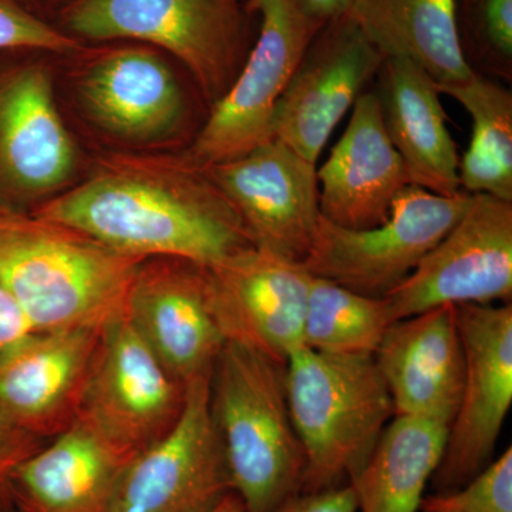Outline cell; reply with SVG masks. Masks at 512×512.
I'll list each match as a JSON object with an SVG mask.
<instances>
[{"label": "cell", "instance_id": "obj_1", "mask_svg": "<svg viewBox=\"0 0 512 512\" xmlns=\"http://www.w3.org/2000/svg\"><path fill=\"white\" fill-rule=\"evenodd\" d=\"M33 214L137 258L211 265L254 247L207 170L181 153L113 151Z\"/></svg>", "mask_w": 512, "mask_h": 512}, {"label": "cell", "instance_id": "obj_2", "mask_svg": "<svg viewBox=\"0 0 512 512\" xmlns=\"http://www.w3.org/2000/svg\"><path fill=\"white\" fill-rule=\"evenodd\" d=\"M143 261L33 212H0V286L35 332L103 329L126 315Z\"/></svg>", "mask_w": 512, "mask_h": 512}, {"label": "cell", "instance_id": "obj_3", "mask_svg": "<svg viewBox=\"0 0 512 512\" xmlns=\"http://www.w3.org/2000/svg\"><path fill=\"white\" fill-rule=\"evenodd\" d=\"M285 372L286 363L235 342L225 343L212 369V419L244 512H274L302 491L306 457Z\"/></svg>", "mask_w": 512, "mask_h": 512}, {"label": "cell", "instance_id": "obj_4", "mask_svg": "<svg viewBox=\"0 0 512 512\" xmlns=\"http://www.w3.org/2000/svg\"><path fill=\"white\" fill-rule=\"evenodd\" d=\"M254 18L248 0H72L55 26L84 45L134 42L164 50L187 69L211 109L254 45Z\"/></svg>", "mask_w": 512, "mask_h": 512}, {"label": "cell", "instance_id": "obj_5", "mask_svg": "<svg viewBox=\"0 0 512 512\" xmlns=\"http://www.w3.org/2000/svg\"><path fill=\"white\" fill-rule=\"evenodd\" d=\"M286 394L305 451L301 493L349 484L396 417L373 356L299 348L286 360Z\"/></svg>", "mask_w": 512, "mask_h": 512}, {"label": "cell", "instance_id": "obj_6", "mask_svg": "<svg viewBox=\"0 0 512 512\" xmlns=\"http://www.w3.org/2000/svg\"><path fill=\"white\" fill-rule=\"evenodd\" d=\"M77 109L121 150L158 153L200 127L187 93L160 50L134 42L86 45L63 57Z\"/></svg>", "mask_w": 512, "mask_h": 512}, {"label": "cell", "instance_id": "obj_7", "mask_svg": "<svg viewBox=\"0 0 512 512\" xmlns=\"http://www.w3.org/2000/svg\"><path fill=\"white\" fill-rule=\"evenodd\" d=\"M258 33L231 89L211 107L184 153L200 167L222 163L272 140L276 104L326 22L302 0H248Z\"/></svg>", "mask_w": 512, "mask_h": 512}, {"label": "cell", "instance_id": "obj_8", "mask_svg": "<svg viewBox=\"0 0 512 512\" xmlns=\"http://www.w3.org/2000/svg\"><path fill=\"white\" fill-rule=\"evenodd\" d=\"M471 197L464 191L439 195L409 185L377 227L342 228L320 217L303 265L313 276L360 295L384 298L461 220Z\"/></svg>", "mask_w": 512, "mask_h": 512}, {"label": "cell", "instance_id": "obj_9", "mask_svg": "<svg viewBox=\"0 0 512 512\" xmlns=\"http://www.w3.org/2000/svg\"><path fill=\"white\" fill-rule=\"evenodd\" d=\"M79 150L64 123L50 64L0 69V212H32L72 187Z\"/></svg>", "mask_w": 512, "mask_h": 512}, {"label": "cell", "instance_id": "obj_10", "mask_svg": "<svg viewBox=\"0 0 512 512\" xmlns=\"http://www.w3.org/2000/svg\"><path fill=\"white\" fill-rule=\"evenodd\" d=\"M210 377L188 384L177 424L131 458L103 512H212L234 493L212 419Z\"/></svg>", "mask_w": 512, "mask_h": 512}, {"label": "cell", "instance_id": "obj_11", "mask_svg": "<svg viewBox=\"0 0 512 512\" xmlns=\"http://www.w3.org/2000/svg\"><path fill=\"white\" fill-rule=\"evenodd\" d=\"M185 394L124 315L101 332L77 419L137 456L173 430Z\"/></svg>", "mask_w": 512, "mask_h": 512}, {"label": "cell", "instance_id": "obj_12", "mask_svg": "<svg viewBox=\"0 0 512 512\" xmlns=\"http://www.w3.org/2000/svg\"><path fill=\"white\" fill-rule=\"evenodd\" d=\"M464 349L463 392L431 478L434 495L460 490L494 460L512 404V306L458 305Z\"/></svg>", "mask_w": 512, "mask_h": 512}, {"label": "cell", "instance_id": "obj_13", "mask_svg": "<svg viewBox=\"0 0 512 512\" xmlns=\"http://www.w3.org/2000/svg\"><path fill=\"white\" fill-rule=\"evenodd\" d=\"M511 296L512 202L473 194L461 220L383 299L393 323L439 306L507 303Z\"/></svg>", "mask_w": 512, "mask_h": 512}, {"label": "cell", "instance_id": "obj_14", "mask_svg": "<svg viewBox=\"0 0 512 512\" xmlns=\"http://www.w3.org/2000/svg\"><path fill=\"white\" fill-rule=\"evenodd\" d=\"M204 268L212 313L227 342L282 363L302 348L312 282L303 262L249 247Z\"/></svg>", "mask_w": 512, "mask_h": 512}, {"label": "cell", "instance_id": "obj_15", "mask_svg": "<svg viewBox=\"0 0 512 512\" xmlns=\"http://www.w3.org/2000/svg\"><path fill=\"white\" fill-rule=\"evenodd\" d=\"M383 60L348 16L328 20L276 104L272 138L316 164L340 120L376 79Z\"/></svg>", "mask_w": 512, "mask_h": 512}, {"label": "cell", "instance_id": "obj_16", "mask_svg": "<svg viewBox=\"0 0 512 512\" xmlns=\"http://www.w3.org/2000/svg\"><path fill=\"white\" fill-rule=\"evenodd\" d=\"M256 248L303 262L320 217L316 164L281 141L205 167Z\"/></svg>", "mask_w": 512, "mask_h": 512}, {"label": "cell", "instance_id": "obj_17", "mask_svg": "<svg viewBox=\"0 0 512 512\" xmlns=\"http://www.w3.org/2000/svg\"><path fill=\"white\" fill-rule=\"evenodd\" d=\"M126 318L185 386L211 376L227 343L212 313L204 265L187 259H144L128 293Z\"/></svg>", "mask_w": 512, "mask_h": 512}, {"label": "cell", "instance_id": "obj_18", "mask_svg": "<svg viewBox=\"0 0 512 512\" xmlns=\"http://www.w3.org/2000/svg\"><path fill=\"white\" fill-rule=\"evenodd\" d=\"M103 329L32 332L3 350L0 430L47 443L69 429Z\"/></svg>", "mask_w": 512, "mask_h": 512}, {"label": "cell", "instance_id": "obj_19", "mask_svg": "<svg viewBox=\"0 0 512 512\" xmlns=\"http://www.w3.org/2000/svg\"><path fill=\"white\" fill-rule=\"evenodd\" d=\"M373 357L396 416L450 426L466 372L456 306H439L396 320L384 332Z\"/></svg>", "mask_w": 512, "mask_h": 512}, {"label": "cell", "instance_id": "obj_20", "mask_svg": "<svg viewBox=\"0 0 512 512\" xmlns=\"http://www.w3.org/2000/svg\"><path fill=\"white\" fill-rule=\"evenodd\" d=\"M320 214L348 229L383 224L397 195L412 184L384 127L375 90L356 100L348 127L318 170Z\"/></svg>", "mask_w": 512, "mask_h": 512}, {"label": "cell", "instance_id": "obj_21", "mask_svg": "<svg viewBox=\"0 0 512 512\" xmlns=\"http://www.w3.org/2000/svg\"><path fill=\"white\" fill-rule=\"evenodd\" d=\"M133 454L84 420L46 443L16 468L19 512H103Z\"/></svg>", "mask_w": 512, "mask_h": 512}, {"label": "cell", "instance_id": "obj_22", "mask_svg": "<svg viewBox=\"0 0 512 512\" xmlns=\"http://www.w3.org/2000/svg\"><path fill=\"white\" fill-rule=\"evenodd\" d=\"M376 79L387 136L403 158L412 184L439 195L463 191L460 157L437 83L416 63L397 57H384Z\"/></svg>", "mask_w": 512, "mask_h": 512}, {"label": "cell", "instance_id": "obj_23", "mask_svg": "<svg viewBox=\"0 0 512 512\" xmlns=\"http://www.w3.org/2000/svg\"><path fill=\"white\" fill-rule=\"evenodd\" d=\"M346 16L384 57L416 63L437 86L474 73L461 53L454 0H352Z\"/></svg>", "mask_w": 512, "mask_h": 512}, {"label": "cell", "instance_id": "obj_24", "mask_svg": "<svg viewBox=\"0 0 512 512\" xmlns=\"http://www.w3.org/2000/svg\"><path fill=\"white\" fill-rule=\"evenodd\" d=\"M447 424L396 416L352 481L360 512H420L447 439Z\"/></svg>", "mask_w": 512, "mask_h": 512}, {"label": "cell", "instance_id": "obj_25", "mask_svg": "<svg viewBox=\"0 0 512 512\" xmlns=\"http://www.w3.org/2000/svg\"><path fill=\"white\" fill-rule=\"evenodd\" d=\"M439 90L458 101L473 123L470 146L458 164L461 190L512 202L511 90L477 73Z\"/></svg>", "mask_w": 512, "mask_h": 512}, {"label": "cell", "instance_id": "obj_26", "mask_svg": "<svg viewBox=\"0 0 512 512\" xmlns=\"http://www.w3.org/2000/svg\"><path fill=\"white\" fill-rule=\"evenodd\" d=\"M392 325L383 298H370L312 275L302 346L340 356H375Z\"/></svg>", "mask_w": 512, "mask_h": 512}, {"label": "cell", "instance_id": "obj_27", "mask_svg": "<svg viewBox=\"0 0 512 512\" xmlns=\"http://www.w3.org/2000/svg\"><path fill=\"white\" fill-rule=\"evenodd\" d=\"M458 42L474 73L512 79V0H454Z\"/></svg>", "mask_w": 512, "mask_h": 512}, {"label": "cell", "instance_id": "obj_28", "mask_svg": "<svg viewBox=\"0 0 512 512\" xmlns=\"http://www.w3.org/2000/svg\"><path fill=\"white\" fill-rule=\"evenodd\" d=\"M86 46L30 12L18 0H0V52L26 50L66 57Z\"/></svg>", "mask_w": 512, "mask_h": 512}, {"label": "cell", "instance_id": "obj_29", "mask_svg": "<svg viewBox=\"0 0 512 512\" xmlns=\"http://www.w3.org/2000/svg\"><path fill=\"white\" fill-rule=\"evenodd\" d=\"M436 497L454 512H512V448L460 490Z\"/></svg>", "mask_w": 512, "mask_h": 512}, {"label": "cell", "instance_id": "obj_30", "mask_svg": "<svg viewBox=\"0 0 512 512\" xmlns=\"http://www.w3.org/2000/svg\"><path fill=\"white\" fill-rule=\"evenodd\" d=\"M45 444L33 437L0 430V512H19L13 488L16 468Z\"/></svg>", "mask_w": 512, "mask_h": 512}, {"label": "cell", "instance_id": "obj_31", "mask_svg": "<svg viewBox=\"0 0 512 512\" xmlns=\"http://www.w3.org/2000/svg\"><path fill=\"white\" fill-rule=\"evenodd\" d=\"M274 512H357L356 495L350 484L318 493H299Z\"/></svg>", "mask_w": 512, "mask_h": 512}, {"label": "cell", "instance_id": "obj_32", "mask_svg": "<svg viewBox=\"0 0 512 512\" xmlns=\"http://www.w3.org/2000/svg\"><path fill=\"white\" fill-rule=\"evenodd\" d=\"M32 332L35 330L29 325L19 306L0 286V353Z\"/></svg>", "mask_w": 512, "mask_h": 512}, {"label": "cell", "instance_id": "obj_33", "mask_svg": "<svg viewBox=\"0 0 512 512\" xmlns=\"http://www.w3.org/2000/svg\"><path fill=\"white\" fill-rule=\"evenodd\" d=\"M305 8L316 18L328 22L330 19L346 15L352 0H302Z\"/></svg>", "mask_w": 512, "mask_h": 512}, {"label": "cell", "instance_id": "obj_34", "mask_svg": "<svg viewBox=\"0 0 512 512\" xmlns=\"http://www.w3.org/2000/svg\"><path fill=\"white\" fill-rule=\"evenodd\" d=\"M212 512H244V505L237 494L231 493Z\"/></svg>", "mask_w": 512, "mask_h": 512}, {"label": "cell", "instance_id": "obj_35", "mask_svg": "<svg viewBox=\"0 0 512 512\" xmlns=\"http://www.w3.org/2000/svg\"><path fill=\"white\" fill-rule=\"evenodd\" d=\"M420 512H454L450 507L441 503L436 495L424 498Z\"/></svg>", "mask_w": 512, "mask_h": 512}, {"label": "cell", "instance_id": "obj_36", "mask_svg": "<svg viewBox=\"0 0 512 512\" xmlns=\"http://www.w3.org/2000/svg\"><path fill=\"white\" fill-rule=\"evenodd\" d=\"M20 5L25 6L26 9L30 10V6H50V5H59L60 9L63 8L67 3L72 2V0H18ZM57 10V12H59ZM32 12V10H30Z\"/></svg>", "mask_w": 512, "mask_h": 512}]
</instances>
